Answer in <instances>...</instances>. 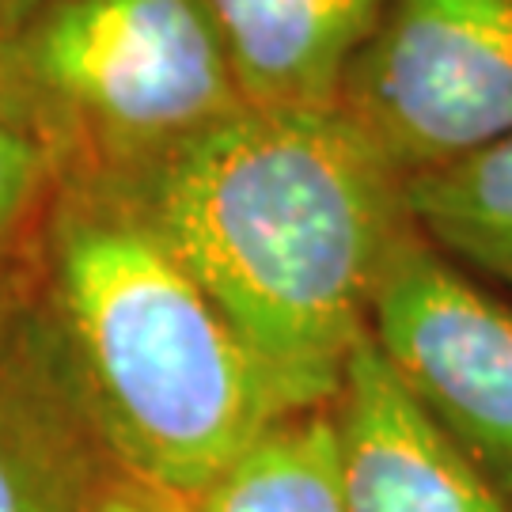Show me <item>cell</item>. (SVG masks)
Wrapping results in <instances>:
<instances>
[{"mask_svg": "<svg viewBox=\"0 0 512 512\" xmlns=\"http://www.w3.org/2000/svg\"><path fill=\"white\" fill-rule=\"evenodd\" d=\"M103 186L209 293L281 418L327 410L410 228L403 179L376 148L338 110L243 107Z\"/></svg>", "mask_w": 512, "mask_h": 512, "instance_id": "1", "label": "cell"}, {"mask_svg": "<svg viewBox=\"0 0 512 512\" xmlns=\"http://www.w3.org/2000/svg\"><path fill=\"white\" fill-rule=\"evenodd\" d=\"M35 270L110 463L141 490L190 501L281 421L220 308L110 186L61 179Z\"/></svg>", "mask_w": 512, "mask_h": 512, "instance_id": "2", "label": "cell"}, {"mask_svg": "<svg viewBox=\"0 0 512 512\" xmlns=\"http://www.w3.org/2000/svg\"><path fill=\"white\" fill-rule=\"evenodd\" d=\"M0 110L61 179L114 183L243 110L202 0H27L0 42Z\"/></svg>", "mask_w": 512, "mask_h": 512, "instance_id": "3", "label": "cell"}, {"mask_svg": "<svg viewBox=\"0 0 512 512\" xmlns=\"http://www.w3.org/2000/svg\"><path fill=\"white\" fill-rule=\"evenodd\" d=\"M338 114L399 179L512 133V0H387Z\"/></svg>", "mask_w": 512, "mask_h": 512, "instance_id": "4", "label": "cell"}, {"mask_svg": "<svg viewBox=\"0 0 512 512\" xmlns=\"http://www.w3.org/2000/svg\"><path fill=\"white\" fill-rule=\"evenodd\" d=\"M368 338L410 399L512 501V304L410 220L391 247Z\"/></svg>", "mask_w": 512, "mask_h": 512, "instance_id": "5", "label": "cell"}, {"mask_svg": "<svg viewBox=\"0 0 512 512\" xmlns=\"http://www.w3.org/2000/svg\"><path fill=\"white\" fill-rule=\"evenodd\" d=\"M114 475L31 251L0 300V512H92Z\"/></svg>", "mask_w": 512, "mask_h": 512, "instance_id": "6", "label": "cell"}, {"mask_svg": "<svg viewBox=\"0 0 512 512\" xmlns=\"http://www.w3.org/2000/svg\"><path fill=\"white\" fill-rule=\"evenodd\" d=\"M342 512H512L361 338L327 406Z\"/></svg>", "mask_w": 512, "mask_h": 512, "instance_id": "7", "label": "cell"}, {"mask_svg": "<svg viewBox=\"0 0 512 512\" xmlns=\"http://www.w3.org/2000/svg\"><path fill=\"white\" fill-rule=\"evenodd\" d=\"M251 110H338L387 0H202Z\"/></svg>", "mask_w": 512, "mask_h": 512, "instance_id": "8", "label": "cell"}, {"mask_svg": "<svg viewBox=\"0 0 512 512\" xmlns=\"http://www.w3.org/2000/svg\"><path fill=\"white\" fill-rule=\"evenodd\" d=\"M406 213L444 255L512 289V133L403 183Z\"/></svg>", "mask_w": 512, "mask_h": 512, "instance_id": "9", "label": "cell"}, {"mask_svg": "<svg viewBox=\"0 0 512 512\" xmlns=\"http://www.w3.org/2000/svg\"><path fill=\"white\" fill-rule=\"evenodd\" d=\"M171 512H342L327 410L274 421L224 475Z\"/></svg>", "mask_w": 512, "mask_h": 512, "instance_id": "10", "label": "cell"}, {"mask_svg": "<svg viewBox=\"0 0 512 512\" xmlns=\"http://www.w3.org/2000/svg\"><path fill=\"white\" fill-rule=\"evenodd\" d=\"M61 171L31 129L0 110V266L35 251Z\"/></svg>", "mask_w": 512, "mask_h": 512, "instance_id": "11", "label": "cell"}, {"mask_svg": "<svg viewBox=\"0 0 512 512\" xmlns=\"http://www.w3.org/2000/svg\"><path fill=\"white\" fill-rule=\"evenodd\" d=\"M92 512H171V501L141 490V486L129 482L126 475H114Z\"/></svg>", "mask_w": 512, "mask_h": 512, "instance_id": "12", "label": "cell"}, {"mask_svg": "<svg viewBox=\"0 0 512 512\" xmlns=\"http://www.w3.org/2000/svg\"><path fill=\"white\" fill-rule=\"evenodd\" d=\"M23 8H27V0H0V42L8 38V31H12V23L19 19Z\"/></svg>", "mask_w": 512, "mask_h": 512, "instance_id": "13", "label": "cell"}, {"mask_svg": "<svg viewBox=\"0 0 512 512\" xmlns=\"http://www.w3.org/2000/svg\"><path fill=\"white\" fill-rule=\"evenodd\" d=\"M27 258H31V255H27ZM27 258H19V262H4V266H0V300H4V293H8V289H12V281L19 277V270L27 266Z\"/></svg>", "mask_w": 512, "mask_h": 512, "instance_id": "14", "label": "cell"}]
</instances>
